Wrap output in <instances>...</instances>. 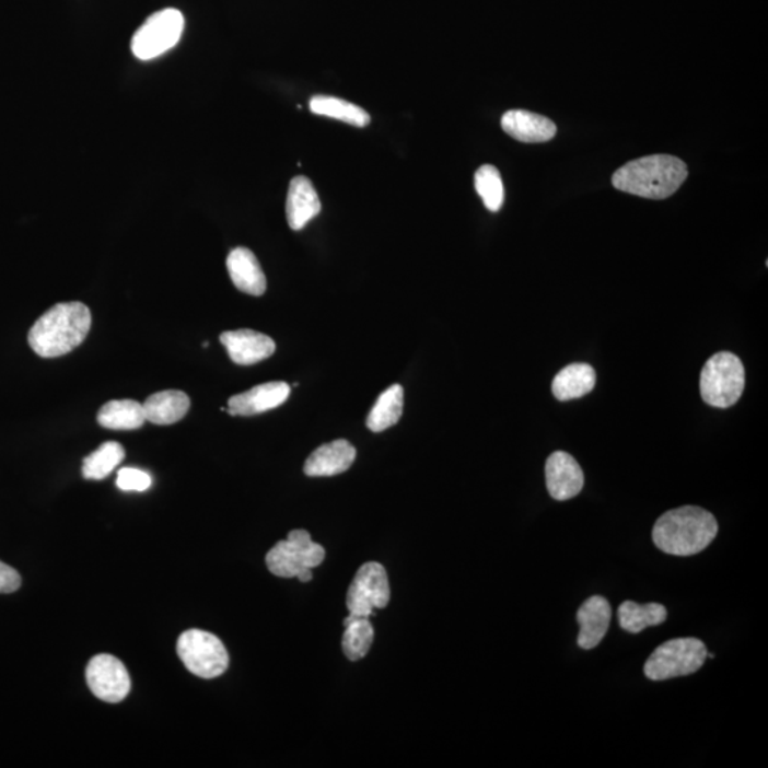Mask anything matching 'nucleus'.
Here are the masks:
<instances>
[{"label":"nucleus","instance_id":"nucleus-19","mask_svg":"<svg viewBox=\"0 0 768 768\" xmlns=\"http://www.w3.org/2000/svg\"><path fill=\"white\" fill-rule=\"evenodd\" d=\"M189 397L184 392L165 391L155 393L147 398L144 409L146 420L159 426L177 423L189 410Z\"/></svg>","mask_w":768,"mask_h":768},{"label":"nucleus","instance_id":"nucleus-9","mask_svg":"<svg viewBox=\"0 0 768 768\" xmlns=\"http://www.w3.org/2000/svg\"><path fill=\"white\" fill-rule=\"evenodd\" d=\"M391 602V585L386 569L379 562H366L359 568L348 591L350 614L370 618L374 610L386 608Z\"/></svg>","mask_w":768,"mask_h":768},{"label":"nucleus","instance_id":"nucleus-30","mask_svg":"<svg viewBox=\"0 0 768 768\" xmlns=\"http://www.w3.org/2000/svg\"><path fill=\"white\" fill-rule=\"evenodd\" d=\"M296 578L301 582H310L312 580V569H305Z\"/></svg>","mask_w":768,"mask_h":768},{"label":"nucleus","instance_id":"nucleus-25","mask_svg":"<svg viewBox=\"0 0 768 768\" xmlns=\"http://www.w3.org/2000/svg\"><path fill=\"white\" fill-rule=\"evenodd\" d=\"M311 112L317 116L335 118L356 127H366L370 123L368 112L346 100L330 96H315L310 103Z\"/></svg>","mask_w":768,"mask_h":768},{"label":"nucleus","instance_id":"nucleus-16","mask_svg":"<svg viewBox=\"0 0 768 768\" xmlns=\"http://www.w3.org/2000/svg\"><path fill=\"white\" fill-rule=\"evenodd\" d=\"M228 274L241 292L260 296L267 291V278L254 253L248 248H235L226 258Z\"/></svg>","mask_w":768,"mask_h":768},{"label":"nucleus","instance_id":"nucleus-4","mask_svg":"<svg viewBox=\"0 0 768 768\" xmlns=\"http://www.w3.org/2000/svg\"><path fill=\"white\" fill-rule=\"evenodd\" d=\"M746 384V370L736 354L720 352L711 356L700 374L701 398L709 406L728 409L736 405Z\"/></svg>","mask_w":768,"mask_h":768},{"label":"nucleus","instance_id":"nucleus-23","mask_svg":"<svg viewBox=\"0 0 768 768\" xmlns=\"http://www.w3.org/2000/svg\"><path fill=\"white\" fill-rule=\"evenodd\" d=\"M667 610L661 604L639 605L637 602L626 601L618 609L620 628L629 633H639L648 626H658L665 622Z\"/></svg>","mask_w":768,"mask_h":768},{"label":"nucleus","instance_id":"nucleus-22","mask_svg":"<svg viewBox=\"0 0 768 768\" xmlns=\"http://www.w3.org/2000/svg\"><path fill=\"white\" fill-rule=\"evenodd\" d=\"M403 403H405V391L400 384H393L379 396L373 409L370 410L366 420L369 429L374 433H381L388 427L397 424L403 415Z\"/></svg>","mask_w":768,"mask_h":768},{"label":"nucleus","instance_id":"nucleus-8","mask_svg":"<svg viewBox=\"0 0 768 768\" xmlns=\"http://www.w3.org/2000/svg\"><path fill=\"white\" fill-rule=\"evenodd\" d=\"M183 31L184 16L177 9H164L151 14L132 36V55L140 60H153L173 49L182 39Z\"/></svg>","mask_w":768,"mask_h":768},{"label":"nucleus","instance_id":"nucleus-18","mask_svg":"<svg viewBox=\"0 0 768 768\" xmlns=\"http://www.w3.org/2000/svg\"><path fill=\"white\" fill-rule=\"evenodd\" d=\"M502 130L521 142H547L557 135L548 117L525 110H510L501 118Z\"/></svg>","mask_w":768,"mask_h":768},{"label":"nucleus","instance_id":"nucleus-14","mask_svg":"<svg viewBox=\"0 0 768 768\" xmlns=\"http://www.w3.org/2000/svg\"><path fill=\"white\" fill-rule=\"evenodd\" d=\"M610 618V604L606 597L595 595L583 602L577 614L581 628L578 635V647L585 651L596 648L608 632Z\"/></svg>","mask_w":768,"mask_h":768},{"label":"nucleus","instance_id":"nucleus-21","mask_svg":"<svg viewBox=\"0 0 768 768\" xmlns=\"http://www.w3.org/2000/svg\"><path fill=\"white\" fill-rule=\"evenodd\" d=\"M98 424L108 430H136L146 423L144 409L135 400H113L100 409Z\"/></svg>","mask_w":768,"mask_h":768},{"label":"nucleus","instance_id":"nucleus-15","mask_svg":"<svg viewBox=\"0 0 768 768\" xmlns=\"http://www.w3.org/2000/svg\"><path fill=\"white\" fill-rule=\"evenodd\" d=\"M356 458V449L349 441L335 440L321 445L306 459L305 472L307 477H334L348 472Z\"/></svg>","mask_w":768,"mask_h":768},{"label":"nucleus","instance_id":"nucleus-13","mask_svg":"<svg viewBox=\"0 0 768 768\" xmlns=\"http://www.w3.org/2000/svg\"><path fill=\"white\" fill-rule=\"evenodd\" d=\"M221 344L225 346L232 362L241 366H249L263 362L275 353V341L269 336L251 329L225 331L221 335Z\"/></svg>","mask_w":768,"mask_h":768},{"label":"nucleus","instance_id":"nucleus-28","mask_svg":"<svg viewBox=\"0 0 768 768\" xmlns=\"http://www.w3.org/2000/svg\"><path fill=\"white\" fill-rule=\"evenodd\" d=\"M153 484L150 474L139 468L126 467L118 472L117 487L123 491L142 492L149 490Z\"/></svg>","mask_w":768,"mask_h":768},{"label":"nucleus","instance_id":"nucleus-20","mask_svg":"<svg viewBox=\"0 0 768 768\" xmlns=\"http://www.w3.org/2000/svg\"><path fill=\"white\" fill-rule=\"evenodd\" d=\"M596 383L595 369L586 363L569 364L555 376L552 382L554 396L559 402L573 400L586 396L594 391Z\"/></svg>","mask_w":768,"mask_h":768},{"label":"nucleus","instance_id":"nucleus-6","mask_svg":"<svg viewBox=\"0 0 768 768\" xmlns=\"http://www.w3.org/2000/svg\"><path fill=\"white\" fill-rule=\"evenodd\" d=\"M177 653L185 667L202 679L221 676L230 663L224 643L206 630L189 629L184 632L178 639Z\"/></svg>","mask_w":768,"mask_h":768},{"label":"nucleus","instance_id":"nucleus-10","mask_svg":"<svg viewBox=\"0 0 768 768\" xmlns=\"http://www.w3.org/2000/svg\"><path fill=\"white\" fill-rule=\"evenodd\" d=\"M90 690L107 703H120L130 694L131 680L121 661L112 654H97L85 671Z\"/></svg>","mask_w":768,"mask_h":768},{"label":"nucleus","instance_id":"nucleus-24","mask_svg":"<svg viewBox=\"0 0 768 768\" xmlns=\"http://www.w3.org/2000/svg\"><path fill=\"white\" fill-rule=\"evenodd\" d=\"M345 633L341 648L349 661H360L366 656L374 640V629L369 618L350 614L345 619Z\"/></svg>","mask_w":768,"mask_h":768},{"label":"nucleus","instance_id":"nucleus-12","mask_svg":"<svg viewBox=\"0 0 768 768\" xmlns=\"http://www.w3.org/2000/svg\"><path fill=\"white\" fill-rule=\"evenodd\" d=\"M291 395V387L284 382L259 384L251 391L235 395L228 400L226 411L231 416H255L283 405Z\"/></svg>","mask_w":768,"mask_h":768},{"label":"nucleus","instance_id":"nucleus-29","mask_svg":"<svg viewBox=\"0 0 768 768\" xmlns=\"http://www.w3.org/2000/svg\"><path fill=\"white\" fill-rule=\"evenodd\" d=\"M22 585V578L16 569L0 561V594H12Z\"/></svg>","mask_w":768,"mask_h":768},{"label":"nucleus","instance_id":"nucleus-26","mask_svg":"<svg viewBox=\"0 0 768 768\" xmlns=\"http://www.w3.org/2000/svg\"><path fill=\"white\" fill-rule=\"evenodd\" d=\"M125 449L116 441H107L96 452L84 458L83 477L88 480H103L125 459Z\"/></svg>","mask_w":768,"mask_h":768},{"label":"nucleus","instance_id":"nucleus-2","mask_svg":"<svg viewBox=\"0 0 768 768\" xmlns=\"http://www.w3.org/2000/svg\"><path fill=\"white\" fill-rule=\"evenodd\" d=\"M719 524L711 512L686 505L665 512L653 526L654 545L675 557H690L705 551L718 537Z\"/></svg>","mask_w":768,"mask_h":768},{"label":"nucleus","instance_id":"nucleus-27","mask_svg":"<svg viewBox=\"0 0 768 768\" xmlns=\"http://www.w3.org/2000/svg\"><path fill=\"white\" fill-rule=\"evenodd\" d=\"M474 182H476L478 196L481 197L487 210L500 211L502 203H504V184H502L500 171L494 165H482L478 168Z\"/></svg>","mask_w":768,"mask_h":768},{"label":"nucleus","instance_id":"nucleus-17","mask_svg":"<svg viewBox=\"0 0 768 768\" xmlns=\"http://www.w3.org/2000/svg\"><path fill=\"white\" fill-rule=\"evenodd\" d=\"M321 199L307 177H295L289 184L287 199L288 224L293 231H301L307 222L321 212Z\"/></svg>","mask_w":768,"mask_h":768},{"label":"nucleus","instance_id":"nucleus-3","mask_svg":"<svg viewBox=\"0 0 768 768\" xmlns=\"http://www.w3.org/2000/svg\"><path fill=\"white\" fill-rule=\"evenodd\" d=\"M687 174V165L677 156L656 154L622 165L612 175V184L632 196L665 199L682 187Z\"/></svg>","mask_w":768,"mask_h":768},{"label":"nucleus","instance_id":"nucleus-1","mask_svg":"<svg viewBox=\"0 0 768 768\" xmlns=\"http://www.w3.org/2000/svg\"><path fill=\"white\" fill-rule=\"evenodd\" d=\"M92 313L82 302L57 303L28 331V345L40 358L68 354L88 338Z\"/></svg>","mask_w":768,"mask_h":768},{"label":"nucleus","instance_id":"nucleus-5","mask_svg":"<svg viewBox=\"0 0 768 768\" xmlns=\"http://www.w3.org/2000/svg\"><path fill=\"white\" fill-rule=\"evenodd\" d=\"M708 659V648L696 638L667 640L644 663V676L654 682L694 675Z\"/></svg>","mask_w":768,"mask_h":768},{"label":"nucleus","instance_id":"nucleus-11","mask_svg":"<svg viewBox=\"0 0 768 768\" xmlns=\"http://www.w3.org/2000/svg\"><path fill=\"white\" fill-rule=\"evenodd\" d=\"M545 480L554 500L567 501L580 494L585 478L580 464L571 454L555 452L545 464Z\"/></svg>","mask_w":768,"mask_h":768},{"label":"nucleus","instance_id":"nucleus-7","mask_svg":"<svg viewBox=\"0 0 768 768\" xmlns=\"http://www.w3.org/2000/svg\"><path fill=\"white\" fill-rule=\"evenodd\" d=\"M325 557V548L313 543L307 531L295 530L289 533L287 539L270 549L267 566L274 575L293 578L305 569L319 567Z\"/></svg>","mask_w":768,"mask_h":768}]
</instances>
